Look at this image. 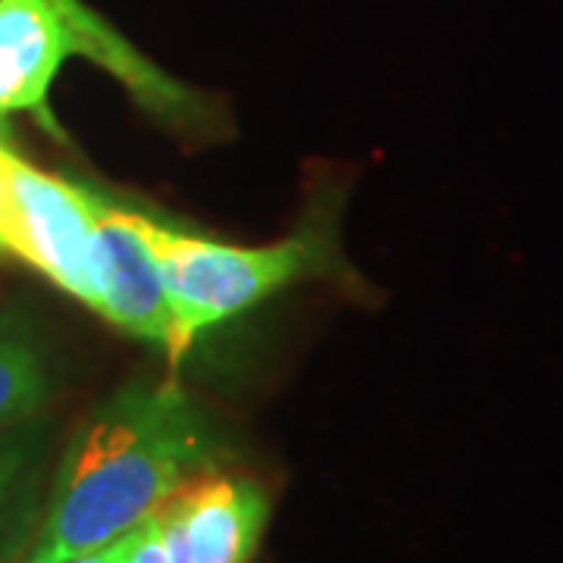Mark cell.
Here are the masks:
<instances>
[{
  "label": "cell",
  "instance_id": "1",
  "mask_svg": "<svg viewBox=\"0 0 563 563\" xmlns=\"http://www.w3.org/2000/svg\"><path fill=\"white\" fill-rule=\"evenodd\" d=\"M217 461L220 435L176 379L125 383L85 413L54 457L22 563H63L113 544Z\"/></svg>",
  "mask_w": 563,
  "mask_h": 563
},
{
  "label": "cell",
  "instance_id": "8",
  "mask_svg": "<svg viewBox=\"0 0 563 563\" xmlns=\"http://www.w3.org/2000/svg\"><path fill=\"white\" fill-rule=\"evenodd\" d=\"M54 379L38 332L22 313H0V429L44 413Z\"/></svg>",
  "mask_w": 563,
  "mask_h": 563
},
{
  "label": "cell",
  "instance_id": "4",
  "mask_svg": "<svg viewBox=\"0 0 563 563\" xmlns=\"http://www.w3.org/2000/svg\"><path fill=\"white\" fill-rule=\"evenodd\" d=\"M10 185L16 232L10 257L35 266L47 282L73 295L88 310H98L95 282V191L51 176L10 151Z\"/></svg>",
  "mask_w": 563,
  "mask_h": 563
},
{
  "label": "cell",
  "instance_id": "2",
  "mask_svg": "<svg viewBox=\"0 0 563 563\" xmlns=\"http://www.w3.org/2000/svg\"><path fill=\"white\" fill-rule=\"evenodd\" d=\"M73 57L98 63L161 117L185 120L198 110L181 81L166 76L98 13H76L60 0H0V120L35 113L47 129H57L47 95Z\"/></svg>",
  "mask_w": 563,
  "mask_h": 563
},
{
  "label": "cell",
  "instance_id": "10",
  "mask_svg": "<svg viewBox=\"0 0 563 563\" xmlns=\"http://www.w3.org/2000/svg\"><path fill=\"white\" fill-rule=\"evenodd\" d=\"M63 563H122L120 561V539L113 544H103L98 551H85L79 558H69V561Z\"/></svg>",
  "mask_w": 563,
  "mask_h": 563
},
{
  "label": "cell",
  "instance_id": "11",
  "mask_svg": "<svg viewBox=\"0 0 563 563\" xmlns=\"http://www.w3.org/2000/svg\"><path fill=\"white\" fill-rule=\"evenodd\" d=\"M63 7H69V10H76V13H95L85 0H60Z\"/></svg>",
  "mask_w": 563,
  "mask_h": 563
},
{
  "label": "cell",
  "instance_id": "5",
  "mask_svg": "<svg viewBox=\"0 0 563 563\" xmlns=\"http://www.w3.org/2000/svg\"><path fill=\"white\" fill-rule=\"evenodd\" d=\"M95 282L98 310L110 325L141 342L173 344V317L163 291L161 266L144 235V217L107 203L95 191Z\"/></svg>",
  "mask_w": 563,
  "mask_h": 563
},
{
  "label": "cell",
  "instance_id": "6",
  "mask_svg": "<svg viewBox=\"0 0 563 563\" xmlns=\"http://www.w3.org/2000/svg\"><path fill=\"white\" fill-rule=\"evenodd\" d=\"M185 563H251L269 520V495L244 476H198L161 507Z\"/></svg>",
  "mask_w": 563,
  "mask_h": 563
},
{
  "label": "cell",
  "instance_id": "7",
  "mask_svg": "<svg viewBox=\"0 0 563 563\" xmlns=\"http://www.w3.org/2000/svg\"><path fill=\"white\" fill-rule=\"evenodd\" d=\"M54 470V422L44 413L0 429V563H22L35 542Z\"/></svg>",
  "mask_w": 563,
  "mask_h": 563
},
{
  "label": "cell",
  "instance_id": "3",
  "mask_svg": "<svg viewBox=\"0 0 563 563\" xmlns=\"http://www.w3.org/2000/svg\"><path fill=\"white\" fill-rule=\"evenodd\" d=\"M144 235L157 257L169 301L173 344L166 357L173 366L185 361L203 332L242 317L291 282L310 276L325 254L313 232L247 247L179 232L144 217Z\"/></svg>",
  "mask_w": 563,
  "mask_h": 563
},
{
  "label": "cell",
  "instance_id": "9",
  "mask_svg": "<svg viewBox=\"0 0 563 563\" xmlns=\"http://www.w3.org/2000/svg\"><path fill=\"white\" fill-rule=\"evenodd\" d=\"M120 561L122 563H173L169 548H166V532H163L161 510L141 520L132 532L120 539Z\"/></svg>",
  "mask_w": 563,
  "mask_h": 563
},
{
  "label": "cell",
  "instance_id": "12",
  "mask_svg": "<svg viewBox=\"0 0 563 563\" xmlns=\"http://www.w3.org/2000/svg\"><path fill=\"white\" fill-rule=\"evenodd\" d=\"M0 254H3V251H0Z\"/></svg>",
  "mask_w": 563,
  "mask_h": 563
}]
</instances>
